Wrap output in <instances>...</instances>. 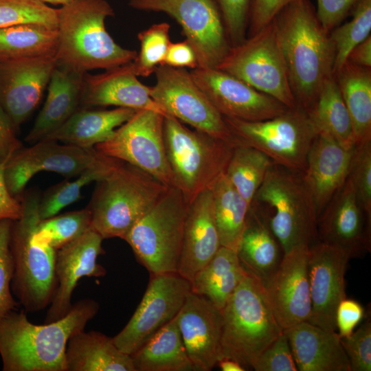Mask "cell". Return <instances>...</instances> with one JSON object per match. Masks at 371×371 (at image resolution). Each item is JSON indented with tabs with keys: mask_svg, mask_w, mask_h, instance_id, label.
I'll use <instances>...</instances> for the list:
<instances>
[{
	"mask_svg": "<svg viewBox=\"0 0 371 371\" xmlns=\"http://www.w3.org/2000/svg\"><path fill=\"white\" fill-rule=\"evenodd\" d=\"M216 69L274 98L289 109L297 105L273 19L241 43L231 47Z\"/></svg>",
	"mask_w": 371,
	"mask_h": 371,
	"instance_id": "11",
	"label": "cell"
},
{
	"mask_svg": "<svg viewBox=\"0 0 371 371\" xmlns=\"http://www.w3.org/2000/svg\"><path fill=\"white\" fill-rule=\"evenodd\" d=\"M246 274L222 310L221 359L235 360L246 370L283 332L262 282Z\"/></svg>",
	"mask_w": 371,
	"mask_h": 371,
	"instance_id": "7",
	"label": "cell"
},
{
	"mask_svg": "<svg viewBox=\"0 0 371 371\" xmlns=\"http://www.w3.org/2000/svg\"><path fill=\"white\" fill-rule=\"evenodd\" d=\"M221 14L231 47L247 36L253 0H214Z\"/></svg>",
	"mask_w": 371,
	"mask_h": 371,
	"instance_id": "46",
	"label": "cell"
},
{
	"mask_svg": "<svg viewBox=\"0 0 371 371\" xmlns=\"http://www.w3.org/2000/svg\"><path fill=\"white\" fill-rule=\"evenodd\" d=\"M296 104L308 111L333 74L335 49L309 0H293L273 19Z\"/></svg>",
	"mask_w": 371,
	"mask_h": 371,
	"instance_id": "1",
	"label": "cell"
},
{
	"mask_svg": "<svg viewBox=\"0 0 371 371\" xmlns=\"http://www.w3.org/2000/svg\"><path fill=\"white\" fill-rule=\"evenodd\" d=\"M334 77L351 119L355 145L371 141V69L346 61Z\"/></svg>",
	"mask_w": 371,
	"mask_h": 371,
	"instance_id": "34",
	"label": "cell"
},
{
	"mask_svg": "<svg viewBox=\"0 0 371 371\" xmlns=\"http://www.w3.org/2000/svg\"><path fill=\"white\" fill-rule=\"evenodd\" d=\"M128 63L104 72L84 75L80 107L115 106L168 114L150 96V87L138 80Z\"/></svg>",
	"mask_w": 371,
	"mask_h": 371,
	"instance_id": "24",
	"label": "cell"
},
{
	"mask_svg": "<svg viewBox=\"0 0 371 371\" xmlns=\"http://www.w3.org/2000/svg\"><path fill=\"white\" fill-rule=\"evenodd\" d=\"M347 61L358 66L371 68L370 35L352 49Z\"/></svg>",
	"mask_w": 371,
	"mask_h": 371,
	"instance_id": "55",
	"label": "cell"
},
{
	"mask_svg": "<svg viewBox=\"0 0 371 371\" xmlns=\"http://www.w3.org/2000/svg\"><path fill=\"white\" fill-rule=\"evenodd\" d=\"M170 29L168 23L162 22L153 24L137 34L139 51L134 60L128 63L135 76H149L162 63L171 43Z\"/></svg>",
	"mask_w": 371,
	"mask_h": 371,
	"instance_id": "42",
	"label": "cell"
},
{
	"mask_svg": "<svg viewBox=\"0 0 371 371\" xmlns=\"http://www.w3.org/2000/svg\"><path fill=\"white\" fill-rule=\"evenodd\" d=\"M348 177L360 205L371 218V141L355 146Z\"/></svg>",
	"mask_w": 371,
	"mask_h": 371,
	"instance_id": "44",
	"label": "cell"
},
{
	"mask_svg": "<svg viewBox=\"0 0 371 371\" xmlns=\"http://www.w3.org/2000/svg\"><path fill=\"white\" fill-rule=\"evenodd\" d=\"M58 30L28 23L0 28V62L8 60L55 56Z\"/></svg>",
	"mask_w": 371,
	"mask_h": 371,
	"instance_id": "37",
	"label": "cell"
},
{
	"mask_svg": "<svg viewBox=\"0 0 371 371\" xmlns=\"http://www.w3.org/2000/svg\"><path fill=\"white\" fill-rule=\"evenodd\" d=\"M190 74L223 117L245 121H262L288 109L274 98L216 68L197 67Z\"/></svg>",
	"mask_w": 371,
	"mask_h": 371,
	"instance_id": "17",
	"label": "cell"
},
{
	"mask_svg": "<svg viewBox=\"0 0 371 371\" xmlns=\"http://www.w3.org/2000/svg\"><path fill=\"white\" fill-rule=\"evenodd\" d=\"M292 1L253 0L249 21V36L270 23Z\"/></svg>",
	"mask_w": 371,
	"mask_h": 371,
	"instance_id": "51",
	"label": "cell"
},
{
	"mask_svg": "<svg viewBox=\"0 0 371 371\" xmlns=\"http://www.w3.org/2000/svg\"><path fill=\"white\" fill-rule=\"evenodd\" d=\"M164 116L156 111L137 110L95 148L150 174L168 187L177 188L164 139Z\"/></svg>",
	"mask_w": 371,
	"mask_h": 371,
	"instance_id": "12",
	"label": "cell"
},
{
	"mask_svg": "<svg viewBox=\"0 0 371 371\" xmlns=\"http://www.w3.org/2000/svg\"><path fill=\"white\" fill-rule=\"evenodd\" d=\"M280 245L266 222L249 207L237 254L243 267L265 285L278 267Z\"/></svg>",
	"mask_w": 371,
	"mask_h": 371,
	"instance_id": "31",
	"label": "cell"
},
{
	"mask_svg": "<svg viewBox=\"0 0 371 371\" xmlns=\"http://www.w3.org/2000/svg\"><path fill=\"white\" fill-rule=\"evenodd\" d=\"M177 316L131 355L135 371L195 370L186 352Z\"/></svg>",
	"mask_w": 371,
	"mask_h": 371,
	"instance_id": "33",
	"label": "cell"
},
{
	"mask_svg": "<svg viewBox=\"0 0 371 371\" xmlns=\"http://www.w3.org/2000/svg\"><path fill=\"white\" fill-rule=\"evenodd\" d=\"M160 65L176 68H190L192 70L199 67V63L193 47L185 39L177 43L171 42Z\"/></svg>",
	"mask_w": 371,
	"mask_h": 371,
	"instance_id": "52",
	"label": "cell"
},
{
	"mask_svg": "<svg viewBox=\"0 0 371 371\" xmlns=\"http://www.w3.org/2000/svg\"><path fill=\"white\" fill-rule=\"evenodd\" d=\"M103 155L95 147L82 148L43 139L30 147H22L10 157L5 166V181L10 194L21 200L27 183L38 172L76 177Z\"/></svg>",
	"mask_w": 371,
	"mask_h": 371,
	"instance_id": "16",
	"label": "cell"
},
{
	"mask_svg": "<svg viewBox=\"0 0 371 371\" xmlns=\"http://www.w3.org/2000/svg\"><path fill=\"white\" fill-rule=\"evenodd\" d=\"M350 259L344 250L317 241L309 247L308 274L311 303L308 322L336 331L335 312L346 297L344 276Z\"/></svg>",
	"mask_w": 371,
	"mask_h": 371,
	"instance_id": "18",
	"label": "cell"
},
{
	"mask_svg": "<svg viewBox=\"0 0 371 371\" xmlns=\"http://www.w3.org/2000/svg\"><path fill=\"white\" fill-rule=\"evenodd\" d=\"M221 247L212 193L211 189H207L189 204L177 273L190 283Z\"/></svg>",
	"mask_w": 371,
	"mask_h": 371,
	"instance_id": "25",
	"label": "cell"
},
{
	"mask_svg": "<svg viewBox=\"0 0 371 371\" xmlns=\"http://www.w3.org/2000/svg\"><path fill=\"white\" fill-rule=\"evenodd\" d=\"M91 229L90 214L87 207L38 221L34 239L56 251L78 238Z\"/></svg>",
	"mask_w": 371,
	"mask_h": 371,
	"instance_id": "41",
	"label": "cell"
},
{
	"mask_svg": "<svg viewBox=\"0 0 371 371\" xmlns=\"http://www.w3.org/2000/svg\"><path fill=\"white\" fill-rule=\"evenodd\" d=\"M353 148L347 149L321 133L312 144L303 176L313 199L317 217L346 182Z\"/></svg>",
	"mask_w": 371,
	"mask_h": 371,
	"instance_id": "26",
	"label": "cell"
},
{
	"mask_svg": "<svg viewBox=\"0 0 371 371\" xmlns=\"http://www.w3.org/2000/svg\"><path fill=\"white\" fill-rule=\"evenodd\" d=\"M67 371H135L130 355L120 350L113 337L98 331L80 330L69 339Z\"/></svg>",
	"mask_w": 371,
	"mask_h": 371,
	"instance_id": "30",
	"label": "cell"
},
{
	"mask_svg": "<svg viewBox=\"0 0 371 371\" xmlns=\"http://www.w3.org/2000/svg\"><path fill=\"white\" fill-rule=\"evenodd\" d=\"M223 119L235 146L256 148L275 164L304 172L308 151L318 134L306 109L296 105L262 121Z\"/></svg>",
	"mask_w": 371,
	"mask_h": 371,
	"instance_id": "9",
	"label": "cell"
},
{
	"mask_svg": "<svg viewBox=\"0 0 371 371\" xmlns=\"http://www.w3.org/2000/svg\"><path fill=\"white\" fill-rule=\"evenodd\" d=\"M58 8L39 0H0V28L21 24L58 27Z\"/></svg>",
	"mask_w": 371,
	"mask_h": 371,
	"instance_id": "43",
	"label": "cell"
},
{
	"mask_svg": "<svg viewBox=\"0 0 371 371\" xmlns=\"http://www.w3.org/2000/svg\"><path fill=\"white\" fill-rule=\"evenodd\" d=\"M43 3H51V4H54V5H65L69 2H71V1L73 0H39Z\"/></svg>",
	"mask_w": 371,
	"mask_h": 371,
	"instance_id": "57",
	"label": "cell"
},
{
	"mask_svg": "<svg viewBox=\"0 0 371 371\" xmlns=\"http://www.w3.org/2000/svg\"><path fill=\"white\" fill-rule=\"evenodd\" d=\"M348 356L350 371L371 370V322L370 318L355 331L340 337Z\"/></svg>",
	"mask_w": 371,
	"mask_h": 371,
	"instance_id": "47",
	"label": "cell"
},
{
	"mask_svg": "<svg viewBox=\"0 0 371 371\" xmlns=\"http://www.w3.org/2000/svg\"><path fill=\"white\" fill-rule=\"evenodd\" d=\"M188 206L181 191L170 187L124 237L150 275L177 273Z\"/></svg>",
	"mask_w": 371,
	"mask_h": 371,
	"instance_id": "10",
	"label": "cell"
},
{
	"mask_svg": "<svg viewBox=\"0 0 371 371\" xmlns=\"http://www.w3.org/2000/svg\"><path fill=\"white\" fill-rule=\"evenodd\" d=\"M251 368L256 371H297L284 330L256 358Z\"/></svg>",
	"mask_w": 371,
	"mask_h": 371,
	"instance_id": "48",
	"label": "cell"
},
{
	"mask_svg": "<svg viewBox=\"0 0 371 371\" xmlns=\"http://www.w3.org/2000/svg\"><path fill=\"white\" fill-rule=\"evenodd\" d=\"M309 247L297 246L284 254L276 271L264 285L273 315L283 330L308 322L310 317Z\"/></svg>",
	"mask_w": 371,
	"mask_h": 371,
	"instance_id": "20",
	"label": "cell"
},
{
	"mask_svg": "<svg viewBox=\"0 0 371 371\" xmlns=\"http://www.w3.org/2000/svg\"><path fill=\"white\" fill-rule=\"evenodd\" d=\"M8 160L0 161V220L19 219L22 213L21 200L9 192L4 177L5 166Z\"/></svg>",
	"mask_w": 371,
	"mask_h": 371,
	"instance_id": "53",
	"label": "cell"
},
{
	"mask_svg": "<svg viewBox=\"0 0 371 371\" xmlns=\"http://www.w3.org/2000/svg\"><path fill=\"white\" fill-rule=\"evenodd\" d=\"M106 155L79 174L74 181H65L49 188L40 196L38 207L40 221L56 215L62 209L80 197L83 187L106 176L120 161Z\"/></svg>",
	"mask_w": 371,
	"mask_h": 371,
	"instance_id": "38",
	"label": "cell"
},
{
	"mask_svg": "<svg viewBox=\"0 0 371 371\" xmlns=\"http://www.w3.org/2000/svg\"><path fill=\"white\" fill-rule=\"evenodd\" d=\"M136 10L164 12L181 27L201 68H216L231 45L214 0H130Z\"/></svg>",
	"mask_w": 371,
	"mask_h": 371,
	"instance_id": "13",
	"label": "cell"
},
{
	"mask_svg": "<svg viewBox=\"0 0 371 371\" xmlns=\"http://www.w3.org/2000/svg\"><path fill=\"white\" fill-rule=\"evenodd\" d=\"M103 238L93 229L56 251L55 274L57 286L45 319L50 323L63 318L72 306L71 295L80 278L101 277L106 269L98 263L104 254Z\"/></svg>",
	"mask_w": 371,
	"mask_h": 371,
	"instance_id": "22",
	"label": "cell"
},
{
	"mask_svg": "<svg viewBox=\"0 0 371 371\" xmlns=\"http://www.w3.org/2000/svg\"><path fill=\"white\" fill-rule=\"evenodd\" d=\"M360 0H317V16L326 32L330 33L345 19Z\"/></svg>",
	"mask_w": 371,
	"mask_h": 371,
	"instance_id": "49",
	"label": "cell"
},
{
	"mask_svg": "<svg viewBox=\"0 0 371 371\" xmlns=\"http://www.w3.org/2000/svg\"><path fill=\"white\" fill-rule=\"evenodd\" d=\"M164 139L177 188L190 204L211 189L225 172L235 144L203 131L191 130L175 117H164Z\"/></svg>",
	"mask_w": 371,
	"mask_h": 371,
	"instance_id": "8",
	"label": "cell"
},
{
	"mask_svg": "<svg viewBox=\"0 0 371 371\" xmlns=\"http://www.w3.org/2000/svg\"><path fill=\"white\" fill-rule=\"evenodd\" d=\"M136 111L122 107L109 110L80 107L44 139L82 148H94L109 139L115 129L128 120Z\"/></svg>",
	"mask_w": 371,
	"mask_h": 371,
	"instance_id": "29",
	"label": "cell"
},
{
	"mask_svg": "<svg viewBox=\"0 0 371 371\" xmlns=\"http://www.w3.org/2000/svg\"><path fill=\"white\" fill-rule=\"evenodd\" d=\"M364 308L352 299H343L335 312V324L340 337L351 335L364 316Z\"/></svg>",
	"mask_w": 371,
	"mask_h": 371,
	"instance_id": "50",
	"label": "cell"
},
{
	"mask_svg": "<svg viewBox=\"0 0 371 371\" xmlns=\"http://www.w3.org/2000/svg\"><path fill=\"white\" fill-rule=\"evenodd\" d=\"M318 241L340 248L350 258L370 251L371 218L360 205L349 177L317 219Z\"/></svg>",
	"mask_w": 371,
	"mask_h": 371,
	"instance_id": "21",
	"label": "cell"
},
{
	"mask_svg": "<svg viewBox=\"0 0 371 371\" xmlns=\"http://www.w3.org/2000/svg\"><path fill=\"white\" fill-rule=\"evenodd\" d=\"M12 223L8 219L0 220V317L16 310L19 304L11 290L14 269L10 248Z\"/></svg>",
	"mask_w": 371,
	"mask_h": 371,
	"instance_id": "45",
	"label": "cell"
},
{
	"mask_svg": "<svg viewBox=\"0 0 371 371\" xmlns=\"http://www.w3.org/2000/svg\"><path fill=\"white\" fill-rule=\"evenodd\" d=\"M223 371H245L247 370L243 366L234 359L229 358L221 359L218 363Z\"/></svg>",
	"mask_w": 371,
	"mask_h": 371,
	"instance_id": "56",
	"label": "cell"
},
{
	"mask_svg": "<svg viewBox=\"0 0 371 371\" xmlns=\"http://www.w3.org/2000/svg\"><path fill=\"white\" fill-rule=\"evenodd\" d=\"M36 190L23 192L21 217L12 221L10 248L13 262L11 290L25 312L41 311L51 304L57 281L56 250L34 238L40 221Z\"/></svg>",
	"mask_w": 371,
	"mask_h": 371,
	"instance_id": "6",
	"label": "cell"
},
{
	"mask_svg": "<svg viewBox=\"0 0 371 371\" xmlns=\"http://www.w3.org/2000/svg\"><path fill=\"white\" fill-rule=\"evenodd\" d=\"M236 250L221 246L190 282L191 292L223 310L246 274Z\"/></svg>",
	"mask_w": 371,
	"mask_h": 371,
	"instance_id": "32",
	"label": "cell"
},
{
	"mask_svg": "<svg viewBox=\"0 0 371 371\" xmlns=\"http://www.w3.org/2000/svg\"><path fill=\"white\" fill-rule=\"evenodd\" d=\"M150 96L168 115L213 137L232 142L223 117L184 68L159 65Z\"/></svg>",
	"mask_w": 371,
	"mask_h": 371,
	"instance_id": "14",
	"label": "cell"
},
{
	"mask_svg": "<svg viewBox=\"0 0 371 371\" xmlns=\"http://www.w3.org/2000/svg\"><path fill=\"white\" fill-rule=\"evenodd\" d=\"M114 11L106 0H73L58 14L56 63L81 73L131 63L135 50L119 45L105 27Z\"/></svg>",
	"mask_w": 371,
	"mask_h": 371,
	"instance_id": "3",
	"label": "cell"
},
{
	"mask_svg": "<svg viewBox=\"0 0 371 371\" xmlns=\"http://www.w3.org/2000/svg\"><path fill=\"white\" fill-rule=\"evenodd\" d=\"M249 207L266 222L283 254L318 241V217L303 172L273 162Z\"/></svg>",
	"mask_w": 371,
	"mask_h": 371,
	"instance_id": "4",
	"label": "cell"
},
{
	"mask_svg": "<svg viewBox=\"0 0 371 371\" xmlns=\"http://www.w3.org/2000/svg\"><path fill=\"white\" fill-rule=\"evenodd\" d=\"M300 371H350L337 331L303 322L284 330Z\"/></svg>",
	"mask_w": 371,
	"mask_h": 371,
	"instance_id": "27",
	"label": "cell"
},
{
	"mask_svg": "<svg viewBox=\"0 0 371 371\" xmlns=\"http://www.w3.org/2000/svg\"><path fill=\"white\" fill-rule=\"evenodd\" d=\"M308 113L318 133L327 135L347 149L355 147L351 119L333 75L324 81Z\"/></svg>",
	"mask_w": 371,
	"mask_h": 371,
	"instance_id": "35",
	"label": "cell"
},
{
	"mask_svg": "<svg viewBox=\"0 0 371 371\" xmlns=\"http://www.w3.org/2000/svg\"><path fill=\"white\" fill-rule=\"evenodd\" d=\"M371 0H360L353 8L352 19L334 28L329 36L335 49L333 76L346 63L352 49L370 35Z\"/></svg>",
	"mask_w": 371,
	"mask_h": 371,
	"instance_id": "40",
	"label": "cell"
},
{
	"mask_svg": "<svg viewBox=\"0 0 371 371\" xmlns=\"http://www.w3.org/2000/svg\"><path fill=\"white\" fill-rule=\"evenodd\" d=\"M191 292L188 280L177 273L150 275L143 297L133 315L113 340L132 355L175 318Z\"/></svg>",
	"mask_w": 371,
	"mask_h": 371,
	"instance_id": "15",
	"label": "cell"
},
{
	"mask_svg": "<svg viewBox=\"0 0 371 371\" xmlns=\"http://www.w3.org/2000/svg\"><path fill=\"white\" fill-rule=\"evenodd\" d=\"M99 310L98 303L83 299L63 318L37 325L26 312L13 310L0 317V356L3 371H67L65 351L69 337L85 330Z\"/></svg>",
	"mask_w": 371,
	"mask_h": 371,
	"instance_id": "2",
	"label": "cell"
},
{
	"mask_svg": "<svg viewBox=\"0 0 371 371\" xmlns=\"http://www.w3.org/2000/svg\"><path fill=\"white\" fill-rule=\"evenodd\" d=\"M273 163L267 155L256 148L236 145L225 173L250 205Z\"/></svg>",
	"mask_w": 371,
	"mask_h": 371,
	"instance_id": "39",
	"label": "cell"
},
{
	"mask_svg": "<svg viewBox=\"0 0 371 371\" xmlns=\"http://www.w3.org/2000/svg\"><path fill=\"white\" fill-rule=\"evenodd\" d=\"M56 65L55 56L0 62V106L16 131L38 104Z\"/></svg>",
	"mask_w": 371,
	"mask_h": 371,
	"instance_id": "19",
	"label": "cell"
},
{
	"mask_svg": "<svg viewBox=\"0 0 371 371\" xmlns=\"http://www.w3.org/2000/svg\"><path fill=\"white\" fill-rule=\"evenodd\" d=\"M211 190L221 246L237 250L250 205L238 192L225 173L217 179Z\"/></svg>",
	"mask_w": 371,
	"mask_h": 371,
	"instance_id": "36",
	"label": "cell"
},
{
	"mask_svg": "<svg viewBox=\"0 0 371 371\" xmlns=\"http://www.w3.org/2000/svg\"><path fill=\"white\" fill-rule=\"evenodd\" d=\"M177 317L195 370H212L221 359L222 311L206 298L190 292Z\"/></svg>",
	"mask_w": 371,
	"mask_h": 371,
	"instance_id": "23",
	"label": "cell"
},
{
	"mask_svg": "<svg viewBox=\"0 0 371 371\" xmlns=\"http://www.w3.org/2000/svg\"><path fill=\"white\" fill-rule=\"evenodd\" d=\"M85 74L56 63L45 102L25 137L27 142L33 144L44 139L80 108Z\"/></svg>",
	"mask_w": 371,
	"mask_h": 371,
	"instance_id": "28",
	"label": "cell"
},
{
	"mask_svg": "<svg viewBox=\"0 0 371 371\" xmlns=\"http://www.w3.org/2000/svg\"><path fill=\"white\" fill-rule=\"evenodd\" d=\"M16 131L12 123L0 106V161L9 159L22 148Z\"/></svg>",
	"mask_w": 371,
	"mask_h": 371,
	"instance_id": "54",
	"label": "cell"
},
{
	"mask_svg": "<svg viewBox=\"0 0 371 371\" xmlns=\"http://www.w3.org/2000/svg\"><path fill=\"white\" fill-rule=\"evenodd\" d=\"M170 187L123 161L96 181L87 206L91 228L103 239L124 237Z\"/></svg>",
	"mask_w": 371,
	"mask_h": 371,
	"instance_id": "5",
	"label": "cell"
}]
</instances>
